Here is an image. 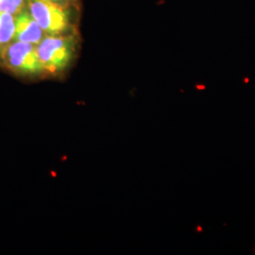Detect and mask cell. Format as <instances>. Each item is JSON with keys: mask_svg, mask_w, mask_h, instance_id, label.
Instances as JSON below:
<instances>
[{"mask_svg": "<svg viewBox=\"0 0 255 255\" xmlns=\"http://www.w3.org/2000/svg\"><path fill=\"white\" fill-rule=\"evenodd\" d=\"M14 40L37 46L46 36L43 29L30 14L27 7L14 15Z\"/></svg>", "mask_w": 255, "mask_h": 255, "instance_id": "277c9868", "label": "cell"}, {"mask_svg": "<svg viewBox=\"0 0 255 255\" xmlns=\"http://www.w3.org/2000/svg\"><path fill=\"white\" fill-rule=\"evenodd\" d=\"M72 8L46 0H27V9L46 35L76 33Z\"/></svg>", "mask_w": 255, "mask_h": 255, "instance_id": "7a4b0ae2", "label": "cell"}, {"mask_svg": "<svg viewBox=\"0 0 255 255\" xmlns=\"http://www.w3.org/2000/svg\"><path fill=\"white\" fill-rule=\"evenodd\" d=\"M27 7V0H0V12L16 15Z\"/></svg>", "mask_w": 255, "mask_h": 255, "instance_id": "8992f818", "label": "cell"}, {"mask_svg": "<svg viewBox=\"0 0 255 255\" xmlns=\"http://www.w3.org/2000/svg\"><path fill=\"white\" fill-rule=\"evenodd\" d=\"M46 1L54 2V3L63 5V6H66V7H74L77 0H46Z\"/></svg>", "mask_w": 255, "mask_h": 255, "instance_id": "52a82bcc", "label": "cell"}, {"mask_svg": "<svg viewBox=\"0 0 255 255\" xmlns=\"http://www.w3.org/2000/svg\"><path fill=\"white\" fill-rule=\"evenodd\" d=\"M78 44L76 33L44 37L37 45L36 50L45 77L63 76L75 61Z\"/></svg>", "mask_w": 255, "mask_h": 255, "instance_id": "6da1fadb", "label": "cell"}, {"mask_svg": "<svg viewBox=\"0 0 255 255\" xmlns=\"http://www.w3.org/2000/svg\"><path fill=\"white\" fill-rule=\"evenodd\" d=\"M14 15L0 12V54L14 40Z\"/></svg>", "mask_w": 255, "mask_h": 255, "instance_id": "5b68a950", "label": "cell"}, {"mask_svg": "<svg viewBox=\"0 0 255 255\" xmlns=\"http://www.w3.org/2000/svg\"><path fill=\"white\" fill-rule=\"evenodd\" d=\"M0 66L21 78H44L36 46L13 40L0 54Z\"/></svg>", "mask_w": 255, "mask_h": 255, "instance_id": "3957f363", "label": "cell"}]
</instances>
